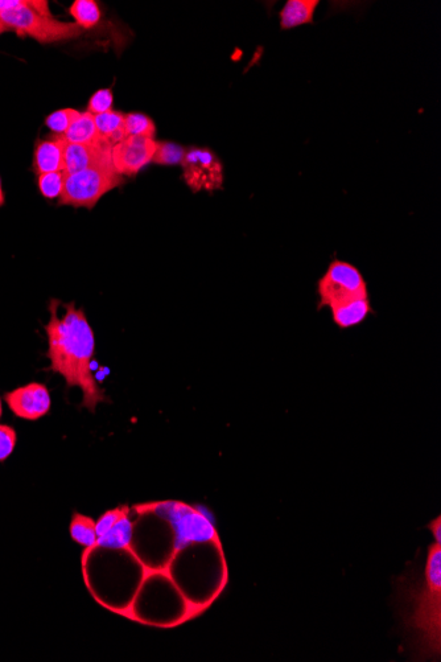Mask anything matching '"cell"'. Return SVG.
<instances>
[{
    "label": "cell",
    "instance_id": "obj_26",
    "mask_svg": "<svg viewBox=\"0 0 441 662\" xmlns=\"http://www.w3.org/2000/svg\"><path fill=\"white\" fill-rule=\"evenodd\" d=\"M35 0H0V14L4 11L14 10V8L31 6Z\"/></svg>",
    "mask_w": 441,
    "mask_h": 662
},
{
    "label": "cell",
    "instance_id": "obj_30",
    "mask_svg": "<svg viewBox=\"0 0 441 662\" xmlns=\"http://www.w3.org/2000/svg\"><path fill=\"white\" fill-rule=\"evenodd\" d=\"M3 414V406H2V398H0V418H2Z\"/></svg>",
    "mask_w": 441,
    "mask_h": 662
},
{
    "label": "cell",
    "instance_id": "obj_11",
    "mask_svg": "<svg viewBox=\"0 0 441 662\" xmlns=\"http://www.w3.org/2000/svg\"><path fill=\"white\" fill-rule=\"evenodd\" d=\"M111 146L106 143L97 145H72L67 143L65 148V167L67 175L89 170V168L101 166V164L113 163L111 160Z\"/></svg>",
    "mask_w": 441,
    "mask_h": 662
},
{
    "label": "cell",
    "instance_id": "obj_7",
    "mask_svg": "<svg viewBox=\"0 0 441 662\" xmlns=\"http://www.w3.org/2000/svg\"><path fill=\"white\" fill-rule=\"evenodd\" d=\"M181 167L185 183L193 193L214 192L224 187V166L209 148H188Z\"/></svg>",
    "mask_w": 441,
    "mask_h": 662
},
{
    "label": "cell",
    "instance_id": "obj_16",
    "mask_svg": "<svg viewBox=\"0 0 441 662\" xmlns=\"http://www.w3.org/2000/svg\"><path fill=\"white\" fill-rule=\"evenodd\" d=\"M64 138L67 143H72V145H97L102 142L100 134H98L96 119L88 111H84V113L81 111L80 117L70 125Z\"/></svg>",
    "mask_w": 441,
    "mask_h": 662
},
{
    "label": "cell",
    "instance_id": "obj_17",
    "mask_svg": "<svg viewBox=\"0 0 441 662\" xmlns=\"http://www.w3.org/2000/svg\"><path fill=\"white\" fill-rule=\"evenodd\" d=\"M74 23L84 31L92 30L101 22L102 12L96 0H74L69 8Z\"/></svg>",
    "mask_w": 441,
    "mask_h": 662
},
{
    "label": "cell",
    "instance_id": "obj_24",
    "mask_svg": "<svg viewBox=\"0 0 441 662\" xmlns=\"http://www.w3.org/2000/svg\"><path fill=\"white\" fill-rule=\"evenodd\" d=\"M18 434L11 426L0 425V463L6 462L14 454Z\"/></svg>",
    "mask_w": 441,
    "mask_h": 662
},
{
    "label": "cell",
    "instance_id": "obj_14",
    "mask_svg": "<svg viewBox=\"0 0 441 662\" xmlns=\"http://www.w3.org/2000/svg\"><path fill=\"white\" fill-rule=\"evenodd\" d=\"M129 515L130 512L127 511L125 515L119 518L117 524L109 532L98 537L97 544L92 549L129 550L131 552V544H133L134 538V524L130 520Z\"/></svg>",
    "mask_w": 441,
    "mask_h": 662
},
{
    "label": "cell",
    "instance_id": "obj_19",
    "mask_svg": "<svg viewBox=\"0 0 441 662\" xmlns=\"http://www.w3.org/2000/svg\"><path fill=\"white\" fill-rule=\"evenodd\" d=\"M126 135L127 137L154 139L156 135L155 122L146 114H126Z\"/></svg>",
    "mask_w": 441,
    "mask_h": 662
},
{
    "label": "cell",
    "instance_id": "obj_13",
    "mask_svg": "<svg viewBox=\"0 0 441 662\" xmlns=\"http://www.w3.org/2000/svg\"><path fill=\"white\" fill-rule=\"evenodd\" d=\"M317 0H288L282 11L279 12L280 28L283 31L313 23Z\"/></svg>",
    "mask_w": 441,
    "mask_h": 662
},
{
    "label": "cell",
    "instance_id": "obj_3",
    "mask_svg": "<svg viewBox=\"0 0 441 662\" xmlns=\"http://www.w3.org/2000/svg\"><path fill=\"white\" fill-rule=\"evenodd\" d=\"M0 22L19 37H31L41 44L61 43L84 34L76 23L56 19L47 0H35L31 6L4 11L0 14Z\"/></svg>",
    "mask_w": 441,
    "mask_h": 662
},
{
    "label": "cell",
    "instance_id": "obj_1",
    "mask_svg": "<svg viewBox=\"0 0 441 662\" xmlns=\"http://www.w3.org/2000/svg\"><path fill=\"white\" fill-rule=\"evenodd\" d=\"M60 302H49V319L44 330L48 337L47 357L51 361L49 370L60 374L68 388H80L84 398L82 407L96 413L97 405L106 402L105 390L100 388L92 372V361L96 353V337L84 308L76 303H61L64 315L59 316Z\"/></svg>",
    "mask_w": 441,
    "mask_h": 662
},
{
    "label": "cell",
    "instance_id": "obj_10",
    "mask_svg": "<svg viewBox=\"0 0 441 662\" xmlns=\"http://www.w3.org/2000/svg\"><path fill=\"white\" fill-rule=\"evenodd\" d=\"M65 148L67 141L63 135L51 134L47 138L37 139L32 160V171L36 176L64 171Z\"/></svg>",
    "mask_w": 441,
    "mask_h": 662
},
{
    "label": "cell",
    "instance_id": "obj_22",
    "mask_svg": "<svg viewBox=\"0 0 441 662\" xmlns=\"http://www.w3.org/2000/svg\"><path fill=\"white\" fill-rule=\"evenodd\" d=\"M80 114L81 111L76 109L68 108L57 110L55 113L49 114L48 117L45 118V126L52 131L51 134L63 135L64 137L70 125L80 117Z\"/></svg>",
    "mask_w": 441,
    "mask_h": 662
},
{
    "label": "cell",
    "instance_id": "obj_4",
    "mask_svg": "<svg viewBox=\"0 0 441 662\" xmlns=\"http://www.w3.org/2000/svg\"><path fill=\"white\" fill-rule=\"evenodd\" d=\"M136 508L154 513L168 522L173 532V554L195 544H221L216 526L200 508H193L181 501H160Z\"/></svg>",
    "mask_w": 441,
    "mask_h": 662
},
{
    "label": "cell",
    "instance_id": "obj_8",
    "mask_svg": "<svg viewBox=\"0 0 441 662\" xmlns=\"http://www.w3.org/2000/svg\"><path fill=\"white\" fill-rule=\"evenodd\" d=\"M158 142L155 139L127 137L111 148V160L119 175L135 176L152 163Z\"/></svg>",
    "mask_w": 441,
    "mask_h": 662
},
{
    "label": "cell",
    "instance_id": "obj_21",
    "mask_svg": "<svg viewBox=\"0 0 441 662\" xmlns=\"http://www.w3.org/2000/svg\"><path fill=\"white\" fill-rule=\"evenodd\" d=\"M65 176L67 174L64 171L37 176V188L41 196L47 200L60 199L64 191Z\"/></svg>",
    "mask_w": 441,
    "mask_h": 662
},
{
    "label": "cell",
    "instance_id": "obj_6",
    "mask_svg": "<svg viewBox=\"0 0 441 662\" xmlns=\"http://www.w3.org/2000/svg\"><path fill=\"white\" fill-rule=\"evenodd\" d=\"M317 295H319L320 308H331L335 304L358 296H370L361 271L352 263L339 259L329 265L327 273L317 282Z\"/></svg>",
    "mask_w": 441,
    "mask_h": 662
},
{
    "label": "cell",
    "instance_id": "obj_28",
    "mask_svg": "<svg viewBox=\"0 0 441 662\" xmlns=\"http://www.w3.org/2000/svg\"><path fill=\"white\" fill-rule=\"evenodd\" d=\"M4 203H6V195H4L2 178H0V208L3 207Z\"/></svg>",
    "mask_w": 441,
    "mask_h": 662
},
{
    "label": "cell",
    "instance_id": "obj_15",
    "mask_svg": "<svg viewBox=\"0 0 441 662\" xmlns=\"http://www.w3.org/2000/svg\"><path fill=\"white\" fill-rule=\"evenodd\" d=\"M101 141L111 147L127 138L126 114L111 110L109 113L94 115Z\"/></svg>",
    "mask_w": 441,
    "mask_h": 662
},
{
    "label": "cell",
    "instance_id": "obj_20",
    "mask_svg": "<svg viewBox=\"0 0 441 662\" xmlns=\"http://www.w3.org/2000/svg\"><path fill=\"white\" fill-rule=\"evenodd\" d=\"M185 148L173 142H158L152 163L158 166H181L185 156Z\"/></svg>",
    "mask_w": 441,
    "mask_h": 662
},
{
    "label": "cell",
    "instance_id": "obj_18",
    "mask_svg": "<svg viewBox=\"0 0 441 662\" xmlns=\"http://www.w3.org/2000/svg\"><path fill=\"white\" fill-rule=\"evenodd\" d=\"M70 537L78 545L84 548L92 549L97 544L98 536L96 530V521L88 516L74 513L72 522H70Z\"/></svg>",
    "mask_w": 441,
    "mask_h": 662
},
{
    "label": "cell",
    "instance_id": "obj_5",
    "mask_svg": "<svg viewBox=\"0 0 441 662\" xmlns=\"http://www.w3.org/2000/svg\"><path fill=\"white\" fill-rule=\"evenodd\" d=\"M123 182L125 179L118 174L113 163L101 164L77 174L67 175L59 205L93 209L106 193L121 187Z\"/></svg>",
    "mask_w": 441,
    "mask_h": 662
},
{
    "label": "cell",
    "instance_id": "obj_9",
    "mask_svg": "<svg viewBox=\"0 0 441 662\" xmlns=\"http://www.w3.org/2000/svg\"><path fill=\"white\" fill-rule=\"evenodd\" d=\"M4 401L16 417L26 421H37L45 417L52 407L51 393L40 382H31L4 394Z\"/></svg>",
    "mask_w": 441,
    "mask_h": 662
},
{
    "label": "cell",
    "instance_id": "obj_23",
    "mask_svg": "<svg viewBox=\"0 0 441 662\" xmlns=\"http://www.w3.org/2000/svg\"><path fill=\"white\" fill-rule=\"evenodd\" d=\"M114 94L111 89H100L94 93L88 102L86 111L92 115L109 113L113 110Z\"/></svg>",
    "mask_w": 441,
    "mask_h": 662
},
{
    "label": "cell",
    "instance_id": "obj_27",
    "mask_svg": "<svg viewBox=\"0 0 441 662\" xmlns=\"http://www.w3.org/2000/svg\"><path fill=\"white\" fill-rule=\"evenodd\" d=\"M428 529L431 530L436 544H441V517H436L434 521H431Z\"/></svg>",
    "mask_w": 441,
    "mask_h": 662
},
{
    "label": "cell",
    "instance_id": "obj_12",
    "mask_svg": "<svg viewBox=\"0 0 441 662\" xmlns=\"http://www.w3.org/2000/svg\"><path fill=\"white\" fill-rule=\"evenodd\" d=\"M329 310L332 312L333 322L336 326L341 330H349V328L360 326L368 319V316L372 314V303H370V296H358V298L335 304Z\"/></svg>",
    "mask_w": 441,
    "mask_h": 662
},
{
    "label": "cell",
    "instance_id": "obj_29",
    "mask_svg": "<svg viewBox=\"0 0 441 662\" xmlns=\"http://www.w3.org/2000/svg\"><path fill=\"white\" fill-rule=\"evenodd\" d=\"M6 32H8L7 27L4 26V24L2 22H0V36H2L3 34H6Z\"/></svg>",
    "mask_w": 441,
    "mask_h": 662
},
{
    "label": "cell",
    "instance_id": "obj_25",
    "mask_svg": "<svg viewBox=\"0 0 441 662\" xmlns=\"http://www.w3.org/2000/svg\"><path fill=\"white\" fill-rule=\"evenodd\" d=\"M127 511H129V508L127 507H118L111 509V511H107L105 515H102L100 520L96 522L97 536L100 537L102 534L109 532V530L117 524L119 518L125 515Z\"/></svg>",
    "mask_w": 441,
    "mask_h": 662
},
{
    "label": "cell",
    "instance_id": "obj_2",
    "mask_svg": "<svg viewBox=\"0 0 441 662\" xmlns=\"http://www.w3.org/2000/svg\"><path fill=\"white\" fill-rule=\"evenodd\" d=\"M403 622L415 639L419 659H439L441 652V544L428 550L423 577L401 578L398 585Z\"/></svg>",
    "mask_w": 441,
    "mask_h": 662
}]
</instances>
